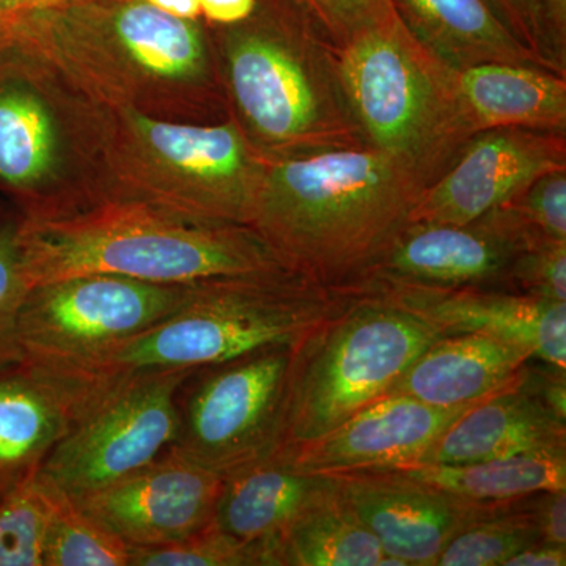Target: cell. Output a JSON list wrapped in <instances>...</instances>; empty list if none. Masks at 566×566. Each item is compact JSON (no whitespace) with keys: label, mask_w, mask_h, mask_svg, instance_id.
Here are the masks:
<instances>
[{"label":"cell","mask_w":566,"mask_h":566,"mask_svg":"<svg viewBox=\"0 0 566 566\" xmlns=\"http://www.w3.org/2000/svg\"><path fill=\"white\" fill-rule=\"evenodd\" d=\"M222 476L189 463L174 452L76 505L128 546L169 545L211 523Z\"/></svg>","instance_id":"16"},{"label":"cell","mask_w":566,"mask_h":566,"mask_svg":"<svg viewBox=\"0 0 566 566\" xmlns=\"http://www.w3.org/2000/svg\"><path fill=\"white\" fill-rule=\"evenodd\" d=\"M70 427L62 398L24 365L0 368V499L40 474Z\"/></svg>","instance_id":"24"},{"label":"cell","mask_w":566,"mask_h":566,"mask_svg":"<svg viewBox=\"0 0 566 566\" xmlns=\"http://www.w3.org/2000/svg\"><path fill=\"white\" fill-rule=\"evenodd\" d=\"M566 546L547 545V543H536V545L521 551L516 556L510 558L505 566H565Z\"/></svg>","instance_id":"39"},{"label":"cell","mask_w":566,"mask_h":566,"mask_svg":"<svg viewBox=\"0 0 566 566\" xmlns=\"http://www.w3.org/2000/svg\"><path fill=\"white\" fill-rule=\"evenodd\" d=\"M193 283L84 274L32 286L18 315L20 364L61 394L103 354L177 312Z\"/></svg>","instance_id":"10"},{"label":"cell","mask_w":566,"mask_h":566,"mask_svg":"<svg viewBox=\"0 0 566 566\" xmlns=\"http://www.w3.org/2000/svg\"><path fill=\"white\" fill-rule=\"evenodd\" d=\"M191 371L132 376L82 405L44 461L41 479L80 501L169 452L178 431V392Z\"/></svg>","instance_id":"12"},{"label":"cell","mask_w":566,"mask_h":566,"mask_svg":"<svg viewBox=\"0 0 566 566\" xmlns=\"http://www.w3.org/2000/svg\"><path fill=\"white\" fill-rule=\"evenodd\" d=\"M390 3L405 28L450 69L463 71L501 62L546 66L510 32L488 0H390Z\"/></svg>","instance_id":"23"},{"label":"cell","mask_w":566,"mask_h":566,"mask_svg":"<svg viewBox=\"0 0 566 566\" xmlns=\"http://www.w3.org/2000/svg\"><path fill=\"white\" fill-rule=\"evenodd\" d=\"M145 2L164 11V13L181 18V20H199L200 14H202L200 0H145Z\"/></svg>","instance_id":"40"},{"label":"cell","mask_w":566,"mask_h":566,"mask_svg":"<svg viewBox=\"0 0 566 566\" xmlns=\"http://www.w3.org/2000/svg\"><path fill=\"white\" fill-rule=\"evenodd\" d=\"M538 10L543 59L566 76V0H538Z\"/></svg>","instance_id":"36"},{"label":"cell","mask_w":566,"mask_h":566,"mask_svg":"<svg viewBox=\"0 0 566 566\" xmlns=\"http://www.w3.org/2000/svg\"><path fill=\"white\" fill-rule=\"evenodd\" d=\"M57 499L40 475L0 499V566H44Z\"/></svg>","instance_id":"28"},{"label":"cell","mask_w":566,"mask_h":566,"mask_svg":"<svg viewBox=\"0 0 566 566\" xmlns=\"http://www.w3.org/2000/svg\"><path fill=\"white\" fill-rule=\"evenodd\" d=\"M488 2L510 32L546 65L542 54L538 0H488Z\"/></svg>","instance_id":"35"},{"label":"cell","mask_w":566,"mask_h":566,"mask_svg":"<svg viewBox=\"0 0 566 566\" xmlns=\"http://www.w3.org/2000/svg\"><path fill=\"white\" fill-rule=\"evenodd\" d=\"M513 292L566 303V241L539 238L516 256L509 275Z\"/></svg>","instance_id":"32"},{"label":"cell","mask_w":566,"mask_h":566,"mask_svg":"<svg viewBox=\"0 0 566 566\" xmlns=\"http://www.w3.org/2000/svg\"><path fill=\"white\" fill-rule=\"evenodd\" d=\"M528 505L542 542L547 545L566 546V488L531 494Z\"/></svg>","instance_id":"37"},{"label":"cell","mask_w":566,"mask_h":566,"mask_svg":"<svg viewBox=\"0 0 566 566\" xmlns=\"http://www.w3.org/2000/svg\"><path fill=\"white\" fill-rule=\"evenodd\" d=\"M441 337L400 305L353 292L294 346L282 449L322 438L385 397Z\"/></svg>","instance_id":"8"},{"label":"cell","mask_w":566,"mask_h":566,"mask_svg":"<svg viewBox=\"0 0 566 566\" xmlns=\"http://www.w3.org/2000/svg\"><path fill=\"white\" fill-rule=\"evenodd\" d=\"M342 84L365 145L430 186L476 134L458 73L405 28L394 7L338 48Z\"/></svg>","instance_id":"7"},{"label":"cell","mask_w":566,"mask_h":566,"mask_svg":"<svg viewBox=\"0 0 566 566\" xmlns=\"http://www.w3.org/2000/svg\"><path fill=\"white\" fill-rule=\"evenodd\" d=\"M98 128L96 202L144 203L192 221L251 227L268 159L232 117L181 123L98 106Z\"/></svg>","instance_id":"6"},{"label":"cell","mask_w":566,"mask_h":566,"mask_svg":"<svg viewBox=\"0 0 566 566\" xmlns=\"http://www.w3.org/2000/svg\"><path fill=\"white\" fill-rule=\"evenodd\" d=\"M335 476L342 497L370 528L385 556L401 558L409 566H434L460 532L510 502L469 501L394 471Z\"/></svg>","instance_id":"15"},{"label":"cell","mask_w":566,"mask_h":566,"mask_svg":"<svg viewBox=\"0 0 566 566\" xmlns=\"http://www.w3.org/2000/svg\"><path fill=\"white\" fill-rule=\"evenodd\" d=\"M335 46L340 48L354 33L392 9L390 0H293Z\"/></svg>","instance_id":"34"},{"label":"cell","mask_w":566,"mask_h":566,"mask_svg":"<svg viewBox=\"0 0 566 566\" xmlns=\"http://www.w3.org/2000/svg\"><path fill=\"white\" fill-rule=\"evenodd\" d=\"M469 501L506 502L566 488V452L526 453L464 464L411 463L381 469Z\"/></svg>","instance_id":"25"},{"label":"cell","mask_w":566,"mask_h":566,"mask_svg":"<svg viewBox=\"0 0 566 566\" xmlns=\"http://www.w3.org/2000/svg\"><path fill=\"white\" fill-rule=\"evenodd\" d=\"M424 182L370 147L268 159L251 229L289 270L354 292L411 218Z\"/></svg>","instance_id":"2"},{"label":"cell","mask_w":566,"mask_h":566,"mask_svg":"<svg viewBox=\"0 0 566 566\" xmlns=\"http://www.w3.org/2000/svg\"><path fill=\"white\" fill-rule=\"evenodd\" d=\"M352 294L290 270L196 282L177 312L112 346L59 395L73 411L132 376L193 370L271 346L297 345Z\"/></svg>","instance_id":"5"},{"label":"cell","mask_w":566,"mask_h":566,"mask_svg":"<svg viewBox=\"0 0 566 566\" xmlns=\"http://www.w3.org/2000/svg\"><path fill=\"white\" fill-rule=\"evenodd\" d=\"M0 46L107 109L181 123L230 118L208 25L145 0H65L2 11Z\"/></svg>","instance_id":"1"},{"label":"cell","mask_w":566,"mask_h":566,"mask_svg":"<svg viewBox=\"0 0 566 566\" xmlns=\"http://www.w3.org/2000/svg\"><path fill=\"white\" fill-rule=\"evenodd\" d=\"M374 293L444 335L476 334L520 346L532 359L566 368V303L504 289L422 290L379 286Z\"/></svg>","instance_id":"18"},{"label":"cell","mask_w":566,"mask_h":566,"mask_svg":"<svg viewBox=\"0 0 566 566\" xmlns=\"http://www.w3.org/2000/svg\"><path fill=\"white\" fill-rule=\"evenodd\" d=\"M337 491V476L303 471L274 455L223 479L211 523L237 542L262 545L268 566V551L275 539Z\"/></svg>","instance_id":"20"},{"label":"cell","mask_w":566,"mask_h":566,"mask_svg":"<svg viewBox=\"0 0 566 566\" xmlns=\"http://www.w3.org/2000/svg\"><path fill=\"white\" fill-rule=\"evenodd\" d=\"M18 219L29 289L84 274L178 285L289 270L251 227L192 221L144 203L98 200L55 218Z\"/></svg>","instance_id":"4"},{"label":"cell","mask_w":566,"mask_h":566,"mask_svg":"<svg viewBox=\"0 0 566 566\" xmlns=\"http://www.w3.org/2000/svg\"><path fill=\"white\" fill-rule=\"evenodd\" d=\"M539 238L510 203L461 226L409 222L356 292L379 286L510 290L516 256Z\"/></svg>","instance_id":"13"},{"label":"cell","mask_w":566,"mask_h":566,"mask_svg":"<svg viewBox=\"0 0 566 566\" xmlns=\"http://www.w3.org/2000/svg\"><path fill=\"white\" fill-rule=\"evenodd\" d=\"M44 566H129V546L59 493Z\"/></svg>","instance_id":"29"},{"label":"cell","mask_w":566,"mask_h":566,"mask_svg":"<svg viewBox=\"0 0 566 566\" xmlns=\"http://www.w3.org/2000/svg\"><path fill=\"white\" fill-rule=\"evenodd\" d=\"M528 359L531 354L520 346L488 335H444L420 354L387 395L436 408L479 403L515 385Z\"/></svg>","instance_id":"21"},{"label":"cell","mask_w":566,"mask_h":566,"mask_svg":"<svg viewBox=\"0 0 566 566\" xmlns=\"http://www.w3.org/2000/svg\"><path fill=\"white\" fill-rule=\"evenodd\" d=\"M475 405L436 408L403 395H386L322 438L286 447L277 455L303 471L327 475L416 463Z\"/></svg>","instance_id":"17"},{"label":"cell","mask_w":566,"mask_h":566,"mask_svg":"<svg viewBox=\"0 0 566 566\" xmlns=\"http://www.w3.org/2000/svg\"><path fill=\"white\" fill-rule=\"evenodd\" d=\"M61 2H65V0H0V13H2V11L35 9V7L54 6V3Z\"/></svg>","instance_id":"41"},{"label":"cell","mask_w":566,"mask_h":566,"mask_svg":"<svg viewBox=\"0 0 566 566\" xmlns=\"http://www.w3.org/2000/svg\"><path fill=\"white\" fill-rule=\"evenodd\" d=\"M510 205L539 237L566 241V169L536 178Z\"/></svg>","instance_id":"33"},{"label":"cell","mask_w":566,"mask_h":566,"mask_svg":"<svg viewBox=\"0 0 566 566\" xmlns=\"http://www.w3.org/2000/svg\"><path fill=\"white\" fill-rule=\"evenodd\" d=\"M294 346L193 368L178 392L170 452L222 479L277 455Z\"/></svg>","instance_id":"11"},{"label":"cell","mask_w":566,"mask_h":566,"mask_svg":"<svg viewBox=\"0 0 566 566\" xmlns=\"http://www.w3.org/2000/svg\"><path fill=\"white\" fill-rule=\"evenodd\" d=\"M20 219L0 223V368L20 364L18 315L29 292L22 274Z\"/></svg>","instance_id":"31"},{"label":"cell","mask_w":566,"mask_h":566,"mask_svg":"<svg viewBox=\"0 0 566 566\" xmlns=\"http://www.w3.org/2000/svg\"><path fill=\"white\" fill-rule=\"evenodd\" d=\"M98 106L0 46V186L21 218H55L98 199Z\"/></svg>","instance_id":"9"},{"label":"cell","mask_w":566,"mask_h":566,"mask_svg":"<svg viewBox=\"0 0 566 566\" xmlns=\"http://www.w3.org/2000/svg\"><path fill=\"white\" fill-rule=\"evenodd\" d=\"M129 566H263L262 546L237 542L210 523L169 545L129 546Z\"/></svg>","instance_id":"30"},{"label":"cell","mask_w":566,"mask_h":566,"mask_svg":"<svg viewBox=\"0 0 566 566\" xmlns=\"http://www.w3.org/2000/svg\"><path fill=\"white\" fill-rule=\"evenodd\" d=\"M528 495L465 527L444 547L434 566H505L517 553L542 542Z\"/></svg>","instance_id":"27"},{"label":"cell","mask_w":566,"mask_h":566,"mask_svg":"<svg viewBox=\"0 0 566 566\" xmlns=\"http://www.w3.org/2000/svg\"><path fill=\"white\" fill-rule=\"evenodd\" d=\"M566 169V134L523 128L479 132L423 189L409 222L468 223L513 202L547 172Z\"/></svg>","instance_id":"14"},{"label":"cell","mask_w":566,"mask_h":566,"mask_svg":"<svg viewBox=\"0 0 566 566\" xmlns=\"http://www.w3.org/2000/svg\"><path fill=\"white\" fill-rule=\"evenodd\" d=\"M479 132L523 128L566 134V76L535 63H483L458 73Z\"/></svg>","instance_id":"22"},{"label":"cell","mask_w":566,"mask_h":566,"mask_svg":"<svg viewBox=\"0 0 566 566\" xmlns=\"http://www.w3.org/2000/svg\"><path fill=\"white\" fill-rule=\"evenodd\" d=\"M382 556L378 539L338 490L275 539L268 566H378Z\"/></svg>","instance_id":"26"},{"label":"cell","mask_w":566,"mask_h":566,"mask_svg":"<svg viewBox=\"0 0 566 566\" xmlns=\"http://www.w3.org/2000/svg\"><path fill=\"white\" fill-rule=\"evenodd\" d=\"M524 370V368H523ZM472 406L416 463L464 464L539 452H566V420L521 382Z\"/></svg>","instance_id":"19"},{"label":"cell","mask_w":566,"mask_h":566,"mask_svg":"<svg viewBox=\"0 0 566 566\" xmlns=\"http://www.w3.org/2000/svg\"><path fill=\"white\" fill-rule=\"evenodd\" d=\"M200 7L210 24H237L251 17L256 0H200Z\"/></svg>","instance_id":"38"},{"label":"cell","mask_w":566,"mask_h":566,"mask_svg":"<svg viewBox=\"0 0 566 566\" xmlns=\"http://www.w3.org/2000/svg\"><path fill=\"white\" fill-rule=\"evenodd\" d=\"M230 117L266 159L367 147L338 48L293 0H256L237 24H208Z\"/></svg>","instance_id":"3"}]
</instances>
